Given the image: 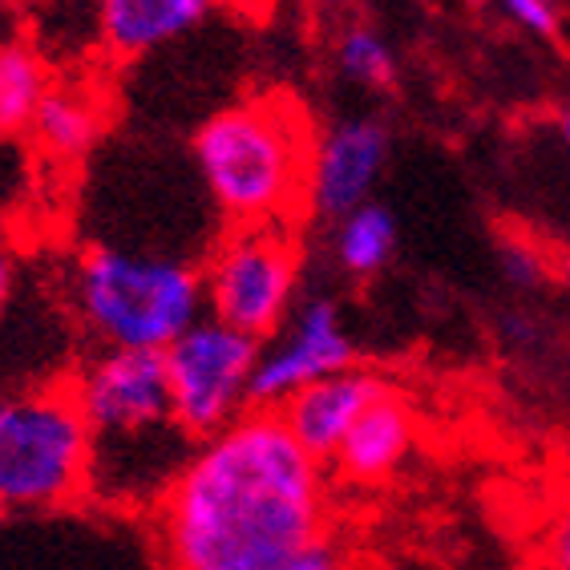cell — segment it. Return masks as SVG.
<instances>
[{"label":"cell","instance_id":"obj_1","mask_svg":"<svg viewBox=\"0 0 570 570\" xmlns=\"http://www.w3.org/2000/svg\"><path fill=\"white\" fill-rule=\"evenodd\" d=\"M146 518L158 570H272L332 527V478L279 409L252 405L198 441Z\"/></svg>","mask_w":570,"mask_h":570},{"label":"cell","instance_id":"obj_2","mask_svg":"<svg viewBox=\"0 0 570 570\" xmlns=\"http://www.w3.org/2000/svg\"><path fill=\"white\" fill-rule=\"evenodd\" d=\"M69 381L94 433L89 498L146 514L198 445L170 417L163 352L98 348Z\"/></svg>","mask_w":570,"mask_h":570},{"label":"cell","instance_id":"obj_3","mask_svg":"<svg viewBox=\"0 0 570 570\" xmlns=\"http://www.w3.org/2000/svg\"><path fill=\"white\" fill-rule=\"evenodd\" d=\"M320 126L292 89L247 94L195 130V170L227 227L307 219V175Z\"/></svg>","mask_w":570,"mask_h":570},{"label":"cell","instance_id":"obj_4","mask_svg":"<svg viewBox=\"0 0 570 570\" xmlns=\"http://www.w3.org/2000/svg\"><path fill=\"white\" fill-rule=\"evenodd\" d=\"M66 299L98 348L163 352L207 316L203 272L175 255L89 243L69 267Z\"/></svg>","mask_w":570,"mask_h":570},{"label":"cell","instance_id":"obj_5","mask_svg":"<svg viewBox=\"0 0 570 570\" xmlns=\"http://www.w3.org/2000/svg\"><path fill=\"white\" fill-rule=\"evenodd\" d=\"M94 482V433L73 381L0 393V518L81 505Z\"/></svg>","mask_w":570,"mask_h":570},{"label":"cell","instance_id":"obj_6","mask_svg":"<svg viewBox=\"0 0 570 570\" xmlns=\"http://www.w3.org/2000/svg\"><path fill=\"white\" fill-rule=\"evenodd\" d=\"M207 316L267 341L299 304L304 243L287 223H239L223 227L203 259Z\"/></svg>","mask_w":570,"mask_h":570},{"label":"cell","instance_id":"obj_7","mask_svg":"<svg viewBox=\"0 0 570 570\" xmlns=\"http://www.w3.org/2000/svg\"><path fill=\"white\" fill-rule=\"evenodd\" d=\"M259 344L223 320L203 316L163 348L170 417L190 441H207L252 409Z\"/></svg>","mask_w":570,"mask_h":570},{"label":"cell","instance_id":"obj_8","mask_svg":"<svg viewBox=\"0 0 570 570\" xmlns=\"http://www.w3.org/2000/svg\"><path fill=\"white\" fill-rule=\"evenodd\" d=\"M356 361V341L344 328V312L332 296H307L292 307V316L259 344L252 376V405L279 409L307 384L344 373Z\"/></svg>","mask_w":570,"mask_h":570},{"label":"cell","instance_id":"obj_9","mask_svg":"<svg viewBox=\"0 0 570 570\" xmlns=\"http://www.w3.org/2000/svg\"><path fill=\"white\" fill-rule=\"evenodd\" d=\"M393 154V130L376 114L332 121L316 134L312 175H307V219H341L368 203Z\"/></svg>","mask_w":570,"mask_h":570},{"label":"cell","instance_id":"obj_10","mask_svg":"<svg viewBox=\"0 0 570 570\" xmlns=\"http://www.w3.org/2000/svg\"><path fill=\"white\" fill-rule=\"evenodd\" d=\"M417 409L393 384L348 429V438L328 461V478L348 490H381L405 470V461L417 450Z\"/></svg>","mask_w":570,"mask_h":570},{"label":"cell","instance_id":"obj_11","mask_svg":"<svg viewBox=\"0 0 570 570\" xmlns=\"http://www.w3.org/2000/svg\"><path fill=\"white\" fill-rule=\"evenodd\" d=\"M389 389H393L389 376H381L376 368H364V364H352L344 373H332L324 381L292 393L279 405V417H284V425L292 429V438L312 458L328 465L332 453L341 450V441L361 421L364 409L373 405L381 393H389Z\"/></svg>","mask_w":570,"mask_h":570},{"label":"cell","instance_id":"obj_12","mask_svg":"<svg viewBox=\"0 0 570 570\" xmlns=\"http://www.w3.org/2000/svg\"><path fill=\"white\" fill-rule=\"evenodd\" d=\"M215 9L219 0H98V49L138 61L190 37Z\"/></svg>","mask_w":570,"mask_h":570},{"label":"cell","instance_id":"obj_13","mask_svg":"<svg viewBox=\"0 0 570 570\" xmlns=\"http://www.w3.org/2000/svg\"><path fill=\"white\" fill-rule=\"evenodd\" d=\"M110 126V106L94 86H57L45 94L41 110H37L33 126V142L41 146L49 158H61V163H73L81 154H89L98 146V138Z\"/></svg>","mask_w":570,"mask_h":570},{"label":"cell","instance_id":"obj_14","mask_svg":"<svg viewBox=\"0 0 570 570\" xmlns=\"http://www.w3.org/2000/svg\"><path fill=\"white\" fill-rule=\"evenodd\" d=\"M396 215L384 203H361L348 215L332 219V264L348 279H376L396 255Z\"/></svg>","mask_w":570,"mask_h":570},{"label":"cell","instance_id":"obj_15","mask_svg":"<svg viewBox=\"0 0 570 570\" xmlns=\"http://www.w3.org/2000/svg\"><path fill=\"white\" fill-rule=\"evenodd\" d=\"M49 89L53 69L33 41H0V134L29 130Z\"/></svg>","mask_w":570,"mask_h":570},{"label":"cell","instance_id":"obj_16","mask_svg":"<svg viewBox=\"0 0 570 570\" xmlns=\"http://www.w3.org/2000/svg\"><path fill=\"white\" fill-rule=\"evenodd\" d=\"M332 57L352 86L376 89V94L396 86V49L368 21H344L332 41Z\"/></svg>","mask_w":570,"mask_h":570},{"label":"cell","instance_id":"obj_17","mask_svg":"<svg viewBox=\"0 0 570 570\" xmlns=\"http://www.w3.org/2000/svg\"><path fill=\"white\" fill-rule=\"evenodd\" d=\"M272 570H368V559L352 547L341 530H320L316 538H307L304 547L275 562Z\"/></svg>","mask_w":570,"mask_h":570},{"label":"cell","instance_id":"obj_18","mask_svg":"<svg viewBox=\"0 0 570 570\" xmlns=\"http://www.w3.org/2000/svg\"><path fill=\"white\" fill-rule=\"evenodd\" d=\"M494 4L538 41H554L562 33V0H494Z\"/></svg>","mask_w":570,"mask_h":570},{"label":"cell","instance_id":"obj_19","mask_svg":"<svg viewBox=\"0 0 570 570\" xmlns=\"http://www.w3.org/2000/svg\"><path fill=\"white\" fill-rule=\"evenodd\" d=\"M502 267H505V275H510V284H522V287L538 284V275H542L538 259L530 252H522V247H505Z\"/></svg>","mask_w":570,"mask_h":570},{"label":"cell","instance_id":"obj_20","mask_svg":"<svg viewBox=\"0 0 570 570\" xmlns=\"http://www.w3.org/2000/svg\"><path fill=\"white\" fill-rule=\"evenodd\" d=\"M12 287H17V255H12L9 239L0 235V316L12 299Z\"/></svg>","mask_w":570,"mask_h":570},{"label":"cell","instance_id":"obj_21","mask_svg":"<svg viewBox=\"0 0 570 570\" xmlns=\"http://www.w3.org/2000/svg\"><path fill=\"white\" fill-rule=\"evenodd\" d=\"M550 570H570V514L550 530Z\"/></svg>","mask_w":570,"mask_h":570},{"label":"cell","instance_id":"obj_22","mask_svg":"<svg viewBox=\"0 0 570 570\" xmlns=\"http://www.w3.org/2000/svg\"><path fill=\"white\" fill-rule=\"evenodd\" d=\"M307 4H312L320 17H344V12L356 9V0H307Z\"/></svg>","mask_w":570,"mask_h":570},{"label":"cell","instance_id":"obj_23","mask_svg":"<svg viewBox=\"0 0 570 570\" xmlns=\"http://www.w3.org/2000/svg\"><path fill=\"white\" fill-rule=\"evenodd\" d=\"M219 4H235V9H243V12H264L267 4H272V0H219Z\"/></svg>","mask_w":570,"mask_h":570},{"label":"cell","instance_id":"obj_24","mask_svg":"<svg viewBox=\"0 0 570 570\" xmlns=\"http://www.w3.org/2000/svg\"><path fill=\"white\" fill-rule=\"evenodd\" d=\"M559 134H562V142H567V150H570V106L562 110V118H559Z\"/></svg>","mask_w":570,"mask_h":570},{"label":"cell","instance_id":"obj_25","mask_svg":"<svg viewBox=\"0 0 570 570\" xmlns=\"http://www.w3.org/2000/svg\"><path fill=\"white\" fill-rule=\"evenodd\" d=\"M0 4H17V0H0Z\"/></svg>","mask_w":570,"mask_h":570}]
</instances>
